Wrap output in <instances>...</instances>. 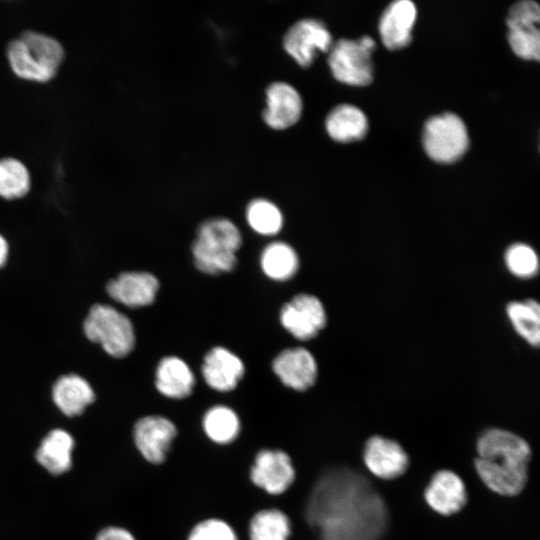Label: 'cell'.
Here are the masks:
<instances>
[{
  "label": "cell",
  "instance_id": "obj_1",
  "mask_svg": "<svg viewBox=\"0 0 540 540\" xmlns=\"http://www.w3.org/2000/svg\"><path fill=\"white\" fill-rule=\"evenodd\" d=\"M305 514L321 540H380L388 525L381 495L347 467H333L318 478Z\"/></svg>",
  "mask_w": 540,
  "mask_h": 540
},
{
  "label": "cell",
  "instance_id": "obj_2",
  "mask_svg": "<svg viewBox=\"0 0 540 540\" xmlns=\"http://www.w3.org/2000/svg\"><path fill=\"white\" fill-rule=\"evenodd\" d=\"M475 468L483 483L503 496H516L528 479L529 444L520 436L499 428L485 430L477 440Z\"/></svg>",
  "mask_w": 540,
  "mask_h": 540
},
{
  "label": "cell",
  "instance_id": "obj_3",
  "mask_svg": "<svg viewBox=\"0 0 540 540\" xmlns=\"http://www.w3.org/2000/svg\"><path fill=\"white\" fill-rule=\"evenodd\" d=\"M6 55L16 76L45 83L58 73L65 51L56 38L38 31L26 30L8 43Z\"/></svg>",
  "mask_w": 540,
  "mask_h": 540
},
{
  "label": "cell",
  "instance_id": "obj_4",
  "mask_svg": "<svg viewBox=\"0 0 540 540\" xmlns=\"http://www.w3.org/2000/svg\"><path fill=\"white\" fill-rule=\"evenodd\" d=\"M241 241L238 228L230 220L214 218L205 221L192 246L196 267L212 275L233 270Z\"/></svg>",
  "mask_w": 540,
  "mask_h": 540
},
{
  "label": "cell",
  "instance_id": "obj_5",
  "mask_svg": "<svg viewBox=\"0 0 540 540\" xmlns=\"http://www.w3.org/2000/svg\"><path fill=\"white\" fill-rule=\"evenodd\" d=\"M83 330L91 342L101 345L114 358L125 357L133 350L135 333L130 319L110 305H93Z\"/></svg>",
  "mask_w": 540,
  "mask_h": 540
},
{
  "label": "cell",
  "instance_id": "obj_6",
  "mask_svg": "<svg viewBox=\"0 0 540 540\" xmlns=\"http://www.w3.org/2000/svg\"><path fill=\"white\" fill-rule=\"evenodd\" d=\"M423 146L427 155L434 161L454 162L469 146L466 126L453 113L434 116L424 126Z\"/></svg>",
  "mask_w": 540,
  "mask_h": 540
},
{
  "label": "cell",
  "instance_id": "obj_7",
  "mask_svg": "<svg viewBox=\"0 0 540 540\" xmlns=\"http://www.w3.org/2000/svg\"><path fill=\"white\" fill-rule=\"evenodd\" d=\"M375 42L368 36L341 39L330 48L329 66L334 77L346 84L364 86L372 81L371 52Z\"/></svg>",
  "mask_w": 540,
  "mask_h": 540
},
{
  "label": "cell",
  "instance_id": "obj_8",
  "mask_svg": "<svg viewBox=\"0 0 540 540\" xmlns=\"http://www.w3.org/2000/svg\"><path fill=\"white\" fill-rule=\"evenodd\" d=\"M280 321L294 337L308 340L325 327L326 312L316 296L299 294L282 307Z\"/></svg>",
  "mask_w": 540,
  "mask_h": 540
},
{
  "label": "cell",
  "instance_id": "obj_9",
  "mask_svg": "<svg viewBox=\"0 0 540 540\" xmlns=\"http://www.w3.org/2000/svg\"><path fill=\"white\" fill-rule=\"evenodd\" d=\"M283 44L285 50L302 66L313 61L315 52L328 51L332 37L324 23L316 19H301L286 32Z\"/></svg>",
  "mask_w": 540,
  "mask_h": 540
},
{
  "label": "cell",
  "instance_id": "obj_10",
  "mask_svg": "<svg viewBox=\"0 0 540 540\" xmlns=\"http://www.w3.org/2000/svg\"><path fill=\"white\" fill-rule=\"evenodd\" d=\"M252 482L272 495L284 493L295 478L291 459L281 450H261L251 468Z\"/></svg>",
  "mask_w": 540,
  "mask_h": 540
},
{
  "label": "cell",
  "instance_id": "obj_11",
  "mask_svg": "<svg viewBox=\"0 0 540 540\" xmlns=\"http://www.w3.org/2000/svg\"><path fill=\"white\" fill-rule=\"evenodd\" d=\"M177 434L173 422L162 416H145L133 428L135 445L141 455L154 464L162 463Z\"/></svg>",
  "mask_w": 540,
  "mask_h": 540
},
{
  "label": "cell",
  "instance_id": "obj_12",
  "mask_svg": "<svg viewBox=\"0 0 540 540\" xmlns=\"http://www.w3.org/2000/svg\"><path fill=\"white\" fill-rule=\"evenodd\" d=\"M363 460L373 475L384 480L400 477L409 466L408 455L402 446L394 440L378 435L366 441Z\"/></svg>",
  "mask_w": 540,
  "mask_h": 540
},
{
  "label": "cell",
  "instance_id": "obj_13",
  "mask_svg": "<svg viewBox=\"0 0 540 540\" xmlns=\"http://www.w3.org/2000/svg\"><path fill=\"white\" fill-rule=\"evenodd\" d=\"M158 289L159 283L154 275L136 271L123 272L111 279L106 286V291L113 300L130 308L152 304Z\"/></svg>",
  "mask_w": 540,
  "mask_h": 540
},
{
  "label": "cell",
  "instance_id": "obj_14",
  "mask_svg": "<svg viewBox=\"0 0 540 540\" xmlns=\"http://www.w3.org/2000/svg\"><path fill=\"white\" fill-rule=\"evenodd\" d=\"M424 498L435 512L449 516L466 505L468 496L463 480L456 473L440 470L432 476Z\"/></svg>",
  "mask_w": 540,
  "mask_h": 540
},
{
  "label": "cell",
  "instance_id": "obj_15",
  "mask_svg": "<svg viewBox=\"0 0 540 540\" xmlns=\"http://www.w3.org/2000/svg\"><path fill=\"white\" fill-rule=\"evenodd\" d=\"M272 368L284 385L298 391L310 388L317 378L315 358L301 347L282 351L274 359Z\"/></svg>",
  "mask_w": 540,
  "mask_h": 540
},
{
  "label": "cell",
  "instance_id": "obj_16",
  "mask_svg": "<svg viewBox=\"0 0 540 540\" xmlns=\"http://www.w3.org/2000/svg\"><path fill=\"white\" fill-rule=\"evenodd\" d=\"M301 111V96L292 85L277 81L267 87L263 118L270 127L283 129L293 125Z\"/></svg>",
  "mask_w": 540,
  "mask_h": 540
},
{
  "label": "cell",
  "instance_id": "obj_17",
  "mask_svg": "<svg viewBox=\"0 0 540 540\" xmlns=\"http://www.w3.org/2000/svg\"><path fill=\"white\" fill-rule=\"evenodd\" d=\"M416 7L408 0L391 3L381 16L379 31L383 44L392 50L407 46L416 19Z\"/></svg>",
  "mask_w": 540,
  "mask_h": 540
},
{
  "label": "cell",
  "instance_id": "obj_18",
  "mask_svg": "<svg viewBox=\"0 0 540 540\" xmlns=\"http://www.w3.org/2000/svg\"><path fill=\"white\" fill-rule=\"evenodd\" d=\"M202 374L206 383L217 391L233 390L244 374L239 357L223 347L211 349L205 356Z\"/></svg>",
  "mask_w": 540,
  "mask_h": 540
},
{
  "label": "cell",
  "instance_id": "obj_19",
  "mask_svg": "<svg viewBox=\"0 0 540 540\" xmlns=\"http://www.w3.org/2000/svg\"><path fill=\"white\" fill-rule=\"evenodd\" d=\"M52 399L57 408L66 416H77L95 400V392L90 383L78 374L59 377L52 387Z\"/></svg>",
  "mask_w": 540,
  "mask_h": 540
},
{
  "label": "cell",
  "instance_id": "obj_20",
  "mask_svg": "<svg viewBox=\"0 0 540 540\" xmlns=\"http://www.w3.org/2000/svg\"><path fill=\"white\" fill-rule=\"evenodd\" d=\"M155 385L164 396L182 399L191 394L195 378L190 367L182 359L168 356L158 364Z\"/></svg>",
  "mask_w": 540,
  "mask_h": 540
},
{
  "label": "cell",
  "instance_id": "obj_21",
  "mask_svg": "<svg viewBox=\"0 0 540 540\" xmlns=\"http://www.w3.org/2000/svg\"><path fill=\"white\" fill-rule=\"evenodd\" d=\"M74 439L63 429L50 431L41 441L36 459L49 473L60 475L72 466Z\"/></svg>",
  "mask_w": 540,
  "mask_h": 540
},
{
  "label": "cell",
  "instance_id": "obj_22",
  "mask_svg": "<svg viewBox=\"0 0 540 540\" xmlns=\"http://www.w3.org/2000/svg\"><path fill=\"white\" fill-rule=\"evenodd\" d=\"M326 129L329 136L339 142L363 138L368 129L365 114L355 106L343 104L335 107L327 116Z\"/></svg>",
  "mask_w": 540,
  "mask_h": 540
},
{
  "label": "cell",
  "instance_id": "obj_23",
  "mask_svg": "<svg viewBox=\"0 0 540 540\" xmlns=\"http://www.w3.org/2000/svg\"><path fill=\"white\" fill-rule=\"evenodd\" d=\"M507 317L516 331L529 345L537 347L540 342V305L532 299L512 301L506 306Z\"/></svg>",
  "mask_w": 540,
  "mask_h": 540
},
{
  "label": "cell",
  "instance_id": "obj_24",
  "mask_svg": "<svg viewBox=\"0 0 540 540\" xmlns=\"http://www.w3.org/2000/svg\"><path fill=\"white\" fill-rule=\"evenodd\" d=\"M261 266L268 277L283 281L297 272L299 259L290 245L277 241L267 245L263 250Z\"/></svg>",
  "mask_w": 540,
  "mask_h": 540
},
{
  "label": "cell",
  "instance_id": "obj_25",
  "mask_svg": "<svg viewBox=\"0 0 540 540\" xmlns=\"http://www.w3.org/2000/svg\"><path fill=\"white\" fill-rule=\"evenodd\" d=\"M31 188V176L26 165L19 159H0V197L6 200L20 199Z\"/></svg>",
  "mask_w": 540,
  "mask_h": 540
},
{
  "label": "cell",
  "instance_id": "obj_26",
  "mask_svg": "<svg viewBox=\"0 0 540 540\" xmlns=\"http://www.w3.org/2000/svg\"><path fill=\"white\" fill-rule=\"evenodd\" d=\"M290 533V520L278 509L261 510L250 521L251 540H288Z\"/></svg>",
  "mask_w": 540,
  "mask_h": 540
},
{
  "label": "cell",
  "instance_id": "obj_27",
  "mask_svg": "<svg viewBox=\"0 0 540 540\" xmlns=\"http://www.w3.org/2000/svg\"><path fill=\"white\" fill-rule=\"evenodd\" d=\"M203 428L206 435L218 444L232 442L240 430L237 414L229 407L215 406L204 415Z\"/></svg>",
  "mask_w": 540,
  "mask_h": 540
},
{
  "label": "cell",
  "instance_id": "obj_28",
  "mask_svg": "<svg viewBox=\"0 0 540 540\" xmlns=\"http://www.w3.org/2000/svg\"><path fill=\"white\" fill-rule=\"evenodd\" d=\"M249 225L258 233L273 235L279 232L283 217L278 207L265 199L250 202L246 211Z\"/></svg>",
  "mask_w": 540,
  "mask_h": 540
},
{
  "label": "cell",
  "instance_id": "obj_29",
  "mask_svg": "<svg viewBox=\"0 0 540 540\" xmlns=\"http://www.w3.org/2000/svg\"><path fill=\"white\" fill-rule=\"evenodd\" d=\"M504 262L508 271L517 278L530 279L539 270V258L530 245L517 242L507 247Z\"/></svg>",
  "mask_w": 540,
  "mask_h": 540
},
{
  "label": "cell",
  "instance_id": "obj_30",
  "mask_svg": "<svg viewBox=\"0 0 540 540\" xmlns=\"http://www.w3.org/2000/svg\"><path fill=\"white\" fill-rule=\"evenodd\" d=\"M509 43L516 55L527 60L540 56V32L538 27L509 30Z\"/></svg>",
  "mask_w": 540,
  "mask_h": 540
},
{
  "label": "cell",
  "instance_id": "obj_31",
  "mask_svg": "<svg viewBox=\"0 0 540 540\" xmlns=\"http://www.w3.org/2000/svg\"><path fill=\"white\" fill-rule=\"evenodd\" d=\"M188 540H237V535L227 522L212 518L195 525Z\"/></svg>",
  "mask_w": 540,
  "mask_h": 540
},
{
  "label": "cell",
  "instance_id": "obj_32",
  "mask_svg": "<svg viewBox=\"0 0 540 540\" xmlns=\"http://www.w3.org/2000/svg\"><path fill=\"white\" fill-rule=\"evenodd\" d=\"M540 9L536 2L525 0L513 5L508 12L507 26L509 30L537 27Z\"/></svg>",
  "mask_w": 540,
  "mask_h": 540
},
{
  "label": "cell",
  "instance_id": "obj_33",
  "mask_svg": "<svg viewBox=\"0 0 540 540\" xmlns=\"http://www.w3.org/2000/svg\"><path fill=\"white\" fill-rule=\"evenodd\" d=\"M95 540H135V538L124 528L106 527L97 534Z\"/></svg>",
  "mask_w": 540,
  "mask_h": 540
},
{
  "label": "cell",
  "instance_id": "obj_34",
  "mask_svg": "<svg viewBox=\"0 0 540 540\" xmlns=\"http://www.w3.org/2000/svg\"><path fill=\"white\" fill-rule=\"evenodd\" d=\"M9 254V245L3 235L0 234V268L3 267L7 261Z\"/></svg>",
  "mask_w": 540,
  "mask_h": 540
}]
</instances>
